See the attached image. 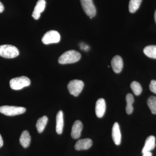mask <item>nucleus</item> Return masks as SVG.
I'll use <instances>...</instances> for the list:
<instances>
[{"label":"nucleus","instance_id":"9d476101","mask_svg":"<svg viewBox=\"0 0 156 156\" xmlns=\"http://www.w3.org/2000/svg\"><path fill=\"white\" fill-rule=\"evenodd\" d=\"M112 67L113 70L116 73H121L123 67V61L121 56L117 55L112 59Z\"/></svg>","mask_w":156,"mask_h":156},{"label":"nucleus","instance_id":"1a4fd4ad","mask_svg":"<svg viewBox=\"0 0 156 156\" xmlns=\"http://www.w3.org/2000/svg\"><path fill=\"white\" fill-rule=\"evenodd\" d=\"M46 4L45 0H39L37 2L32 15L34 19L35 20L39 19L41 16V13L44 11Z\"/></svg>","mask_w":156,"mask_h":156},{"label":"nucleus","instance_id":"20e7f679","mask_svg":"<svg viewBox=\"0 0 156 156\" xmlns=\"http://www.w3.org/2000/svg\"><path fill=\"white\" fill-rule=\"evenodd\" d=\"M25 108L22 107L4 105L0 107V112L7 116H13L22 114L26 112Z\"/></svg>","mask_w":156,"mask_h":156},{"label":"nucleus","instance_id":"9b49d317","mask_svg":"<svg viewBox=\"0 0 156 156\" xmlns=\"http://www.w3.org/2000/svg\"><path fill=\"white\" fill-rule=\"evenodd\" d=\"M106 103L103 98H100L96 101L95 105V113L98 118H101L105 113Z\"/></svg>","mask_w":156,"mask_h":156},{"label":"nucleus","instance_id":"bb28decb","mask_svg":"<svg viewBox=\"0 0 156 156\" xmlns=\"http://www.w3.org/2000/svg\"><path fill=\"white\" fill-rule=\"evenodd\" d=\"M154 19H155V22L156 23V10L155 11V13H154Z\"/></svg>","mask_w":156,"mask_h":156},{"label":"nucleus","instance_id":"4be33fe9","mask_svg":"<svg viewBox=\"0 0 156 156\" xmlns=\"http://www.w3.org/2000/svg\"><path fill=\"white\" fill-rule=\"evenodd\" d=\"M131 88L132 91L136 95H139L142 91L141 85L138 82L134 81L131 84Z\"/></svg>","mask_w":156,"mask_h":156},{"label":"nucleus","instance_id":"7ed1b4c3","mask_svg":"<svg viewBox=\"0 0 156 156\" xmlns=\"http://www.w3.org/2000/svg\"><path fill=\"white\" fill-rule=\"evenodd\" d=\"M30 84V80L25 76L13 78L10 81V87L13 90H20Z\"/></svg>","mask_w":156,"mask_h":156},{"label":"nucleus","instance_id":"f03ea898","mask_svg":"<svg viewBox=\"0 0 156 156\" xmlns=\"http://www.w3.org/2000/svg\"><path fill=\"white\" fill-rule=\"evenodd\" d=\"M19 54V50L15 46L11 45L0 46V56L5 58H15Z\"/></svg>","mask_w":156,"mask_h":156},{"label":"nucleus","instance_id":"423d86ee","mask_svg":"<svg viewBox=\"0 0 156 156\" xmlns=\"http://www.w3.org/2000/svg\"><path fill=\"white\" fill-rule=\"evenodd\" d=\"M60 36L56 30H50L46 33L42 38V41L45 44H49L59 42Z\"/></svg>","mask_w":156,"mask_h":156},{"label":"nucleus","instance_id":"4468645a","mask_svg":"<svg viewBox=\"0 0 156 156\" xmlns=\"http://www.w3.org/2000/svg\"><path fill=\"white\" fill-rule=\"evenodd\" d=\"M156 146L155 137L154 136H148L146 140L145 144L143 148L142 154L151 152V151L154 149Z\"/></svg>","mask_w":156,"mask_h":156},{"label":"nucleus","instance_id":"6ab92c4d","mask_svg":"<svg viewBox=\"0 0 156 156\" xmlns=\"http://www.w3.org/2000/svg\"><path fill=\"white\" fill-rule=\"evenodd\" d=\"M144 53L148 57L156 59V46L150 45L144 49Z\"/></svg>","mask_w":156,"mask_h":156},{"label":"nucleus","instance_id":"aec40b11","mask_svg":"<svg viewBox=\"0 0 156 156\" xmlns=\"http://www.w3.org/2000/svg\"><path fill=\"white\" fill-rule=\"evenodd\" d=\"M142 0H130L129 10L130 13H134L139 9Z\"/></svg>","mask_w":156,"mask_h":156},{"label":"nucleus","instance_id":"39448f33","mask_svg":"<svg viewBox=\"0 0 156 156\" xmlns=\"http://www.w3.org/2000/svg\"><path fill=\"white\" fill-rule=\"evenodd\" d=\"M84 86V84L83 81L74 80L70 81L68 85L67 88L70 94L77 97L82 92Z\"/></svg>","mask_w":156,"mask_h":156},{"label":"nucleus","instance_id":"a211bd4d","mask_svg":"<svg viewBox=\"0 0 156 156\" xmlns=\"http://www.w3.org/2000/svg\"><path fill=\"white\" fill-rule=\"evenodd\" d=\"M126 100L127 102L126 111L128 115L131 114L133 112V107L132 106L134 102V98L133 95L131 93H128L126 96Z\"/></svg>","mask_w":156,"mask_h":156},{"label":"nucleus","instance_id":"f8f14e48","mask_svg":"<svg viewBox=\"0 0 156 156\" xmlns=\"http://www.w3.org/2000/svg\"><path fill=\"white\" fill-rule=\"evenodd\" d=\"M83 125L81 121L77 120L76 121L72 128L71 135L73 139H76L80 138L81 136V132L83 130Z\"/></svg>","mask_w":156,"mask_h":156},{"label":"nucleus","instance_id":"0eeeda50","mask_svg":"<svg viewBox=\"0 0 156 156\" xmlns=\"http://www.w3.org/2000/svg\"><path fill=\"white\" fill-rule=\"evenodd\" d=\"M81 5L84 12L90 18L95 17L96 10L92 0H80Z\"/></svg>","mask_w":156,"mask_h":156},{"label":"nucleus","instance_id":"ddd939ff","mask_svg":"<svg viewBox=\"0 0 156 156\" xmlns=\"http://www.w3.org/2000/svg\"><path fill=\"white\" fill-rule=\"evenodd\" d=\"M112 137L116 145H120L121 142L122 135L120 131L119 125L118 123H115L113 126L112 129Z\"/></svg>","mask_w":156,"mask_h":156},{"label":"nucleus","instance_id":"393cba45","mask_svg":"<svg viewBox=\"0 0 156 156\" xmlns=\"http://www.w3.org/2000/svg\"><path fill=\"white\" fill-rule=\"evenodd\" d=\"M3 143H3L2 137V136L0 134V148L2 147L3 146Z\"/></svg>","mask_w":156,"mask_h":156},{"label":"nucleus","instance_id":"2eb2a0df","mask_svg":"<svg viewBox=\"0 0 156 156\" xmlns=\"http://www.w3.org/2000/svg\"><path fill=\"white\" fill-rule=\"evenodd\" d=\"M64 126L63 114L62 111H59L57 113L56 117V131L58 134H61L63 131Z\"/></svg>","mask_w":156,"mask_h":156},{"label":"nucleus","instance_id":"f257e3e1","mask_svg":"<svg viewBox=\"0 0 156 156\" xmlns=\"http://www.w3.org/2000/svg\"><path fill=\"white\" fill-rule=\"evenodd\" d=\"M80 53L75 50H69L63 53L58 59L61 64H71L77 62L80 59Z\"/></svg>","mask_w":156,"mask_h":156},{"label":"nucleus","instance_id":"f3484780","mask_svg":"<svg viewBox=\"0 0 156 156\" xmlns=\"http://www.w3.org/2000/svg\"><path fill=\"white\" fill-rule=\"evenodd\" d=\"M48 117L46 116H44L38 119L36 124V128L39 133H41L44 131L48 123Z\"/></svg>","mask_w":156,"mask_h":156},{"label":"nucleus","instance_id":"6e6552de","mask_svg":"<svg viewBox=\"0 0 156 156\" xmlns=\"http://www.w3.org/2000/svg\"><path fill=\"white\" fill-rule=\"evenodd\" d=\"M92 145V140L85 138L78 140L75 145V148L77 151L86 150L90 148Z\"/></svg>","mask_w":156,"mask_h":156},{"label":"nucleus","instance_id":"a878e982","mask_svg":"<svg viewBox=\"0 0 156 156\" xmlns=\"http://www.w3.org/2000/svg\"><path fill=\"white\" fill-rule=\"evenodd\" d=\"M152 156V154L151 152H148L145 153L143 154V156Z\"/></svg>","mask_w":156,"mask_h":156},{"label":"nucleus","instance_id":"412c9836","mask_svg":"<svg viewBox=\"0 0 156 156\" xmlns=\"http://www.w3.org/2000/svg\"><path fill=\"white\" fill-rule=\"evenodd\" d=\"M147 103L152 113L156 115V97L151 96L149 98Z\"/></svg>","mask_w":156,"mask_h":156},{"label":"nucleus","instance_id":"dca6fc26","mask_svg":"<svg viewBox=\"0 0 156 156\" xmlns=\"http://www.w3.org/2000/svg\"><path fill=\"white\" fill-rule=\"evenodd\" d=\"M19 140L20 143L24 148L29 146L31 142V136L28 131L26 130L23 131L20 137Z\"/></svg>","mask_w":156,"mask_h":156},{"label":"nucleus","instance_id":"b1692460","mask_svg":"<svg viewBox=\"0 0 156 156\" xmlns=\"http://www.w3.org/2000/svg\"><path fill=\"white\" fill-rule=\"evenodd\" d=\"M4 5L2 3L0 2V13H2L4 11Z\"/></svg>","mask_w":156,"mask_h":156},{"label":"nucleus","instance_id":"5701e85b","mask_svg":"<svg viewBox=\"0 0 156 156\" xmlns=\"http://www.w3.org/2000/svg\"><path fill=\"white\" fill-rule=\"evenodd\" d=\"M150 89L151 92L156 94V81L153 80L151 81L150 85Z\"/></svg>","mask_w":156,"mask_h":156}]
</instances>
